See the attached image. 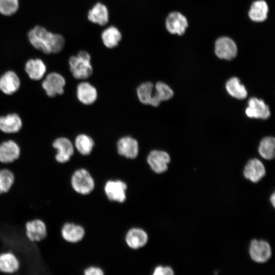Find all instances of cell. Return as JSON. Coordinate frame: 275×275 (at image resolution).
<instances>
[{
    "label": "cell",
    "mask_w": 275,
    "mask_h": 275,
    "mask_svg": "<svg viewBox=\"0 0 275 275\" xmlns=\"http://www.w3.org/2000/svg\"><path fill=\"white\" fill-rule=\"evenodd\" d=\"M173 270L169 266H157L154 270L153 275H173Z\"/></svg>",
    "instance_id": "obj_33"
},
{
    "label": "cell",
    "mask_w": 275,
    "mask_h": 275,
    "mask_svg": "<svg viewBox=\"0 0 275 275\" xmlns=\"http://www.w3.org/2000/svg\"><path fill=\"white\" fill-rule=\"evenodd\" d=\"M20 154V148L15 141L9 140L0 144V163H12L19 158Z\"/></svg>",
    "instance_id": "obj_10"
},
{
    "label": "cell",
    "mask_w": 275,
    "mask_h": 275,
    "mask_svg": "<svg viewBox=\"0 0 275 275\" xmlns=\"http://www.w3.org/2000/svg\"><path fill=\"white\" fill-rule=\"evenodd\" d=\"M101 38L104 45L108 48L117 47L121 41L122 36L120 30L115 26L105 28L102 32Z\"/></svg>",
    "instance_id": "obj_24"
},
{
    "label": "cell",
    "mask_w": 275,
    "mask_h": 275,
    "mask_svg": "<svg viewBox=\"0 0 275 275\" xmlns=\"http://www.w3.org/2000/svg\"><path fill=\"white\" fill-rule=\"evenodd\" d=\"M274 199H275L274 193H273L272 195L270 197V200L273 207H274V202H275Z\"/></svg>",
    "instance_id": "obj_35"
},
{
    "label": "cell",
    "mask_w": 275,
    "mask_h": 275,
    "mask_svg": "<svg viewBox=\"0 0 275 275\" xmlns=\"http://www.w3.org/2000/svg\"><path fill=\"white\" fill-rule=\"evenodd\" d=\"M174 95V92L167 84L158 81L154 85V93L153 106H158L162 101L171 99Z\"/></svg>",
    "instance_id": "obj_25"
},
{
    "label": "cell",
    "mask_w": 275,
    "mask_h": 275,
    "mask_svg": "<svg viewBox=\"0 0 275 275\" xmlns=\"http://www.w3.org/2000/svg\"><path fill=\"white\" fill-rule=\"evenodd\" d=\"M127 189V184L121 180H108L104 187V193L108 199L118 203L125 201Z\"/></svg>",
    "instance_id": "obj_6"
},
{
    "label": "cell",
    "mask_w": 275,
    "mask_h": 275,
    "mask_svg": "<svg viewBox=\"0 0 275 275\" xmlns=\"http://www.w3.org/2000/svg\"><path fill=\"white\" fill-rule=\"evenodd\" d=\"M188 26L186 17L178 12L170 13L166 19V27L172 34L183 35Z\"/></svg>",
    "instance_id": "obj_17"
},
{
    "label": "cell",
    "mask_w": 275,
    "mask_h": 275,
    "mask_svg": "<svg viewBox=\"0 0 275 275\" xmlns=\"http://www.w3.org/2000/svg\"><path fill=\"white\" fill-rule=\"evenodd\" d=\"M53 148L57 150L56 161L61 164L68 162L74 152V146L71 141L66 137H59L52 142Z\"/></svg>",
    "instance_id": "obj_7"
},
{
    "label": "cell",
    "mask_w": 275,
    "mask_h": 275,
    "mask_svg": "<svg viewBox=\"0 0 275 275\" xmlns=\"http://www.w3.org/2000/svg\"><path fill=\"white\" fill-rule=\"evenodd\" d=\"M154 85L150 81L141 84L136 89L139 101L144 104L152 106L154 99Z\"/></svg>",
    "instance_id": "obj_27"
},
{
    "label": "cell",
    "mask_w": 275,
    "mask_h": 275,
    "mask_svg": "<svg viewBox=\"0 0 275 275\" xmlns=\"http://www.w3.org/2000/svg\"><path fill=\"white\" fill-rule=\"evenodd\" d=\"M249 253L252 259L257 263H264L271 256L269 244L262 240L253 239L250 243Z\"/></svg>",
    "instance_id": "obj_9"
},
{
    "label": "cell",
    "mask_w": 275,
    "mask_h": 275,
    "mask_svg": "<svg viewBox=\"0 0 275 275\" xmlns=\"http://www.w3.org/2000/svg\"><path fill=\"white\" fill-rule=\"evenodd\" d=\"M215 53L221 59L231 60L237 55V46L231 39L226 37H221L215 42Z\"/></svg>",
    "instance_id": "obj_12"
},
{
    "label": "cell",
    "mask_w": 275,
    "mask_h": 275,
    "mask_svg": "<svg viewBox=\"0 0 275 275\" xmlns=\"http://www.w3.org/2000/svg\"><path fill=\"white\" fill-rule=\"evenodd\" d=\"M88 20L101 26L106 25L109 21V12L107 7L98 2L89 10L88 13Z\"/></svg>",
    "instance_id": "obj_23"
},
{
    "label": "cell",
    "mask_w": 275,
    "mask_h": 275,
    "mask_svg": "<svg viewBox=\"0 0 275 275\" xmlns=\"http://www.w3.org/2000/svg\"><path fill=\"white\" fill-rule=\"evenodd\" d=\"M70 182L73 190L82 195L90 194L95 187L93 177L88 170L84 168L76 170L71 175Z\"/></svg>",
    "instance_id": "obj_3"
},
{
    "label": "cell",
    "mask_w": 275,
    "mask_h": 275,
    "mask_svg": "<svg viewBox=\"0 0 275 275\" xmlns=\"http://www.w3.org/2000/svg\"><path fill=\"white\" fill-rule=\"evenodd\" d=\"M245 114L250 118L267 119L270 116L268 106L264 101L256 97H252L248 101V106Z\"/></svg>",
    "instance_id": "obj_13"
},
{
    "label": "cell",
    "mask_w": 275,
    "mask_h": 275,
    "mask_svg": "<svg viewBox=\"0 0 275 275\" xmlns=\"http://www.w3.org/2000/svg\"><path fill=\"white\" fill-rule=\"evenodd\" d=\"M76 97L78 101L85 105L93 104L97 100L98 93L96 88L88 81H82L76 87Z\"/></svg>",
    "instance_id": "obj_18"
},
{
    "label": "cell",
    "mask_w": 275,
    "mask_h": 275,
    "mask_svg": "<svg viewBox=\"0 0 275 275\" xmlns=\"http://www.w3.org/2000/svg\"><path fill=\"white\" fill-rule=\"evenodd\" d=\"M24 71L31 79L39 80L44 77L47 67L42 59L32 58L25 62Z\"/></svg>",
    "instance_id": "obj_19"
},
{
    "label": "cell",
    "mask_w": 275,
    "mask_h": 275,
    "mask_svg": "<svg viewBox=\"0 0 275 275\" xmlns=\"http://www.w3.org/2000/svg\"><path fill=\"white\" fill-rule=\"evenodd\" d=\"M24 232L26 238L31 242L38 243L47 236L46 223L40 218H34L27 221L24 225Z\"/></svg>",
    "instance_id": "obj_5"
},
{
    "label": "cell",
    "mask_w": 275,
    "mask_h": 275,
    "mask_svg": "<svg viewBox=\"0 0 275 275\" xmlns=\"http://www.w3.org/2000/svg\"><path fill=\"white\" fill-rule=\"evenodd\" d=\"M90 54L85 50H80L68 60L69 69L73 76L77 79H86L93 71Z\"/></svg>",
    "instance_id": "obj_2"
},
{
    "label": "cell",
    "mask_w": 275,
    "mask_h": 275,
    "mask_svg": "<svg viewBox=\"0 0 275 275\" xmlns=\"http://www.w3.org/2000/svg\"><path fill=\"white\" fill-rule=\"evenodd\" d=\"M66 84V79L62 74L51 72L45 76L41 85L47 96L54 97L64 93Z\"/></svg>",
    "instance_id": "obj_4"
},
{
    "label": "cell",
    "mask_w": 275,
    "mask_h": 275,
    "mask_svg": "<svg viewBox=\"0 0 275 275\" xmlns=\"http://www.w3.org/2000/svg\"><path fill=\"white\" fill-rule=\"evenodd\" d=\"M95 145L93 139L87 134L77 135L74 140V147L82 155H88L92 152Z\"/></svg>",
    "instance_id": "obj_29"
},
{
    "label": "cell",
    "mask_w": 275,
    "mask_h": 275,
    "mask_svg": "<svg viewBox=\"0 0 275 275\" xmlns=\"http://www.w3.org/2000/svg\"><path fill=\"white\" fill-rule=\"evenodd\" d=\"M61 238L66 242L75 243L84 237L85 230L80 225L67 222L63 224L60 229Z\"/></svg>",
    "instance_id": "obj_11"
},
{
    "label": "cell",
    "mask_w": 275,
    "mask_h": 275,
    "mask_svg": "<svg viewBox=\"0 0 275 275\" xmlns=\"http://www.w3.org/2000/svg\"><path fill=\"white\" fill-rule=\"evenodd\" d=\"M117 150L119 155L128 159H134L139 152L138 142L131 136H123L117 143Z\"/></svg>",
    "instance_id": "obj_14"
},
{
    "label": "cell",
    "mask_w": 275,
    "mask_h": 275,
    "mask_svg": "<svg viewBox=\"0 0 275 275\" xmlns=\"http://www.w3.org/2000/svg\"><path fill=\"white\" fill-rule=\"evenodd\" d=\"M275 139L273 136H265L260 142L259 154L266 160H271L275 155Z\"/></svg>",
    "instance_id": "obj_31"
},
{
    "label": "cell",
    "mask_w": 275,
    "mask_h": 275,
    "mask_svg": "<svg viewBox=\"0 0 275 275\" xmlns=\"http://www.w3.org/2000/svg\"><path fill=\"white\" fill-rule=\"evenodd\" d=\"M22 120L16 113L0 116V130L5 133L18 132L22 127Z\"/></svg>",
    "instance_id": "obj_22"
},
{
    "label": "cell",
    "mask_w": 275,
    "mask_h": 275,
    "mask_svg": "<svg viewBox=\"0 0 275 275\" xmlns=\"http://www.w3.org/2000/svg\"><path fill=\"white\" fill-rule=\"evenodd\" d=\"M244 177L251 181L256 183L259 181L266 173L263 163L257 158L248 161L243 170Z\"/></svg>",
    "instance_id": "obj_20"
},
{
    "label": "cell",
    "mask_w": 275,
    "mask_h": 275,
    "mask_svg": "<svg viewBox=\"0 0 275 275\" xmlns=\"http://www.w3.org/2000/svg\"><path fill=\"white\" fill-rule=\"evenodd\" d=\"M19 0H0V14L6 17L15 14L19 10Z\"/></svg>",
    "instance_id": "obj_32"
},
{
    "label": "cell",
    "mask_w": 275,
    "mask_h": 275,
    "mask_svg": "<svg viewBox=\"0 0 275 275\" xmlns=\"http://www.w3.org/2000/svg\"><path fill=\"white\" fill-rule=\"evenodd\" d=\"M125 239L129 248L137 250L144 246L147 243L148 235L143 229L133 228L127 231Z\"/></svg>",
    "instance_id": "obj_21"
},
{
    "label": "cell",
    "mask_w": 275,
    "mask_h": 275,
    "mask_svg": "<svg viewBox=\"0 0 275 275\" xmlns=\"http://www.w3.org/2000/svg\"><path fill=\"white\" fill-rule=\"evenodd\" d=\"M84 274L85 275H102L104 272L99 267L90 266L84 270Z\"/></svg>",
    "instance_id": "obj_34"
},
{
    "label": "cell",
    "mask_w": 275,
    "mask_h": 275,
    "mask_svg": "<svg viewBox=\"0 0 275 275\" xmlns=\"http://www.w3.org/2000/svg\"><path fill=\"white\" fill-rule=\"evenodd\" d=\"M20 263L17 255L11 251L0 253V273L12 274L18 272Z\"/></svg>",
    "instance_id": "obj_16"
},
{
    "label": "cell",
    "mask_w": 275,
    "mask_h": 275,
    "mask_svg": "<svg viewBox=\"0 0 275 275\" xmlns=\"http://www.w3.org/2000/svg\"><path fill=\"white\" fill-rule=\"evenodd\" d=\"M170 160V156L167 152L159 150H152L147 157L148 165L157 174L165 172L168 169Z\"/></svg>",
    "instance_id": "obj_8"
},
{
    "label": "cell",
    "mask_w": 275,
    "mask_h": 275,
    "mask_svg": "<svg viewBox=\"0 0 275 275\" xmlns=\"http://www.w3.org/2000/svg\"><path fill=\"white\" fill-rule=\"evenodd\" d=\"M226 89L232 97L239 100L245 99L248 95L247 90L236 77L228 79L226 83Z\"/></svg>",
    "instance_id": "obj_26"
},
{
    "label": "cell",
    "mask_w": 275,
    "mask_h": 275,
    "mask_svg": "<svg viewBox=\"0 0 275 275\" xmlns=\"http://www.w3.org/2000/svg\"><path fill=\"white\" fill-rule=\"evenodd\" d=\"M27 37L29 43L34 48L46 54L60 52L65 44L63 36L49 31L40 25L31 29Z\"/></svg>",
    "instance_id": "obj_1"
},
{
    "label": "cell",
    "mask_w": 275,
    "mask_h": 275,
    "mask_svg": "<svg viewBox=\"0 0 275 275\" xmlns=\"http://www.w3.org/2000/svg\"><path fill=\"white\" fill-rule=\"evenodd\" d=\"M21 85L20 79L13 70H8L0 76V90L4 94L11 95L17 92Z\"/></svg>",
    "instance_id": "obj_15"
},
{
    "label": "cell",
    "mask_w": 275,
    "mask_h": 275,
    "mask_svg": "<svg viewBox=\"0 0 275 275\" xmlns=\"http://www.w3.org/2000/svg\"><path fill=\"white\" fill-rule=\"evenodd\" d=\"M268 8L266 3L263 0L254 2L249 12L250 18L254 21H264L267 16Z\"/></svg>",
    "instance_id": "obj_28"
},
{
    "label": "cell",
    "mask_w": 275,
    "mask_h": 275,
    "mask_svg": "<svg viewBox=\"0 0 275 275\" xmlns=\"http://www.w3.org/2000/svg\"><path fill=\"white\" fill-rule=\"evenodd\" d=\"M15 181V174L10 169H0V195L8 193Z\"/></svg>",
    "instance_id": "obj_30"
}]
</instances>
